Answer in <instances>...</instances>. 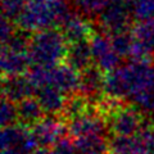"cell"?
Listing matches in <instances>:
<instances>
[{"mask_svg": "<svg viewBox=\"0 0 154 154\" xmlns=\"http://www.w3.org/2000/svg\"><path fill=\"white\" fill-rule=\"evenodd\" d=\"M18 121V112H17V103L12 102L7 98H3L2 107H0V122L2 126L5 127L13 125Z\"/></svg>", "mask_w": 154, "mask_h": 154, "instance_id": "cell-25", "label": "cell"}, {"mask_svg": "<svg viewBox=\"0 0 154 154\" xmlns=\"http://www.w3.org/2000/svg\"><path fill=\"white\" fill-rule=\"evenodd\" d=\"M109 154H141L137 135L114 136L109 141Z\"/></svg>", "mask_w": 154, "mask_h": 154, "instance_id": "cell-19", "label": "cell"}, {"mask_svg": "<svg viewBox=\"0 0 154 154\" xmlns=\"http://www.w3.org/2000/svg\"><path fill=\"white\" fill-rule=\"evenodd\" d=\"M104 82L105 76L103 75V71L96 66H90L89 68L81 71V84L79 91L89 102L96 100L104 93Z\"/></svg>", "mask_w": 154, "mask_h": 154, "instance_id": "cell-13", "label": "cell"}, {"mask_svg": "<svg viewBox=\"0 0 154 154\" xmlns=\"http://www.w3.org/2000/svg\"><path fill=\"white\" fill-rule=\"evenodd\" d=\"M88 103H89V100L86 99L84 95H75V96H72V98L67 99L66 107L63 110L66 118L69 119L77 114L85 112V110L88 109Z\"/></svg>", "mask_w": 154, "mask_h": 154, "instance_id": "cell-26", "label": "cell"}, {"mask_svg": "<svg viewBox=\"0 0 154 154\" xmlns=\"http://www.w3.org/2000/svg\"><path fill=\"white\" fill-rule=\"evenodd\" d=\"M132 17L139 22L154 19V0H130Z\"/></svg>", "mask_w": 154, "mask_h": 154, "instance_id": "cell-23", "label": "cell"}, {"mask_svg": "<svg viewBox=\"0 0 154 154\" xmlns=\"http://www.w3.org/2000/svg\"><path fill=\"white\" fill-rule=\"evenodd\" d=\"M49 154H76L75 143H72L69 139L62 137L50 148Z\"/></svg>", "mask_w": 154, "mask_h": 154, "instance_id": "cell-29", "label": "cell"}, {"mask_svg": "<svg viewBox=\"0 0 154 154\" xmlns=\"http://www.w3.org/2000/svg\"><path fill=\"white\" fill-rule=\"evenodd\" d=\"M17 112H18V121L25 126H33L42 118V110L40 103L36 98H26L17 103Z\"/></svg>", "mask_w": 154, "mask_h": 154, "instance_id": "cell-17", "label": "cell"}, {"mask_svg": "<svg viewBox=\"0 0 154 154\" xmlns=\"http://www.w3.org/2000/svg\"><path fill=\"white\" fill-rule=\"evenodd\" d=\"M76 11L86 17H96L108 0H72Z\"/></svg>", "mask_w": 154, "mask_h": 154, "instance_id": "cell-24", "label": "cell"}, {"mask_svg": "<svg viewBox=\"0 0 154 154\" xmlns=\"http://www.w3.org/2000/svg\"><path fill=\"white\" fill-rule=\"evenodd\" d=\"M31 58L27 49H18V48L3 45L0 64L4 77L22 76L28 71L31 66Z\"/></svg>", "mask_w": 154, "mask_h": 154, "instance_id": "cell-11", "label": "cell"}, {"mask_svg": "<svg viewBox=\"0 0 154 154\" xmlns=\"http://www.w3.org/2000/svg\"><path fill=\"white\" fill-rule=\"evenodd\" d=\"M141 154H154V130L144 127L137 134Z\"/></svg>", "mask_w": 154, "mask_h": 154, "instance_id": "cell-28", "label": "cell"}, {"mask_svg": "<svg viewBox=\"0 0 154 154\" xmlns=\"http://www.w3.org/2000/svg\"><path fill=\"white\" fill-rule=\"evenodd\" d=\"M72 14L66 2L27 0L22 13L16 19L17 26L26 32H38L62 26Z\"/></svg>", "mask_w": 154, "mask_h": 154, "instance_id": "cell-2", "label": "cell"}, {"mask_svg": "<svg viewBox=\"0 0 154 154\" xmlns=\"http://www.w3.org/2000/svg\"><path fill=\"white\" fill-rule=\"evenodd\" d=\"M25 0H2L3 17L16 22V19L19 17V14L25 8Z\"/></svg>", "mask_w": 154, "mask_h": 154, "instance_id": "cell-27", "label": "cell"}, {"mask_svg": "<svg viewBox=\"0 0 154 154\" xmlns=\"http://www.w3.org/2000/svg\"><path fill=\"white\" fill-rule=\"evenodd\" d=\"M89 44L93 53V60L98 68L108 73L119 66L122 57L114 48L110 35L108 36V33L105 32L94 33L93 37L89 40Z\"/></svg>", "mask_w": 154, "mask_h": 154, "instance_id": "cell-8", "label": "cell"}, {"mask_svg": "<svg viewBox=\"0 0 154 154\" xmlns=\"http://www.w3.org/2000/svg\"><path fill=\"white\" fill-rule=\"evenodd\" d=\"M108 130L114 136H134L144 128V116L136 105H113L108 109Z\"/></svg>", "mask_w": 154, "mask_h": 154, "instance_id": "cell-5", "label": "cell"}, {"mask_svg": "<svg viewBox=\"0 0 154 154\" xmlns=\"http://www.w3.org/2000/svg\"><path fill=\"white\" fill-rule=\"evenodd\" d=\"M154 82V66L150 60H130L105 75L104 93L110 99H132L149 84Z\"/></svg>", "mask_w": 154, "mask_h": 154, "instance_id": "cell-1", "label": "cell"}, {"mask_svg": "<svg viewBox=\"0 0 154 154\" xmlns=\"http://www.w3.org/2000/svg\"><path fill=\"white\" fill-rule=\"evenodd\" d=\"M66 130L67 126L62 123L59 118H57L54 114H48L46 117H42L33 125L31 132L35 137L37 146L45 148L53 146L58 140H60Z\"/></svg>", "mask_w": 154, "mask_h": 154, "instance_id": "cell-10", "label": "cell"}, {"mask_svg": "<svg viewBox=\"0 0 154 154\" xmlns=\"http://www.w3.org/2000/svg\"><path fill=\"white\" fill-rule=\"evenodd\" d=\"M35 86L28 79V76H12L5 77L3 82V98H7L14 103L30 98L35 94Z\"/></svg>", "mask_w": 154, "mask_h": 154, "instance_id": "cell-14", "label": "cell"}, {"mask_svg": "<svg viewBox=\"0 0 154 154\" xmlns=\"http://www.w3.org/2000/svg\"><path fill=\"white\" fill-rule=\"evenodd\" d=\"M68 45L62 31L48 28L35 32L33 36L30 37L28 54L32 64L53 67L66 59Z\"/></svg>", "mask_w": 154, "mask_h": 154, "instance_id": "cell-3", "label": "cell"}, {"mask_svg": "<svg viewBox=\"0 0 154 154\" xmlns=\"http://www.w3.org/2000/svg\"><path fill=\"white\" fill-rule=\"evenodd\" d=\"M27 76L36 90L42 86H53L66 95H73L76 91L80 90L81 72L72 68L67 63L53 67L35 66Z\"/></svg>", "mask_w": 154, "mask_h": 154, "instance_id": "cell-4", "label": "cell"}, {"mask_svg": "<svg viewBox=\"0 0 154 154\" xmlns=\"http://www.w3.org/2000/svg\"><path fill=\"white\" fill-rule=\"evenodd\" d=\"M35 94L44 113L57 116L64 110L67 98L66 94L62 93L60 90L53 88V86H42L36 90Z\"/></svg>", "mask_w": 154, "mask_h": 154, "instance_id": "cell-15", "label": "cell"}, {"mask_svg": "<svg viewBox=\"0 0 154 154\" xmlns=\"http://www.w3.org/2000/svg\"><path fill=\"white\" fill-rule=\"evenodd\" d=\"M14 32H16V30H14V27H13V21L3 17L2 25H0V37H2V44L7 42L9 38L14 35Z\"/></svg>", "mask_w": 154, "mask_h": 154, "instance_id": "cell-30", "label": "cell"}, {"mask_svg": "<svg viewBox=\"0 0 154 154\" xmlns=\"http://www.w3.org/2000/svg\"><path fill=\"white\" fill-rule=\"evenodd\" d=\"M110 37H112L113 45L117 49L118 54L122 58H130V54H131L132 48L135 45V41H136L134 32L130 33L128 31H123V32L110 35Z\"/></svg>", "mask_w": 154, "mask_h": 154, "instance_id": "cell-22", "label": "cell"}, {"mask_svg": "<svg viewBox=\"0 0 154 154\" xmlns=\"http://www.w3.org/2000/svg\"><path fill=\"white\" fill-rule=\"evenodd\" d=\"M62 33L64 35L68 44L89 41L94 35L93 25L84 14L72 13L60 26Z\"/></svg>", "mask_w": 154, "mask_h": 154, "instance_id": "cell-12", "label": "cell"}, {"mask_svg": "<svg viewBox=\"0 0 154 154\" xmlns=\"http://www.w3.org/2000/svg\"><path fill=\"white\" fill-rule=\"evenodd\" d=\"M132 18L130 0H108V3L96 16V21L103 32L114 35L127 31Z\"/></svg>", "mask_w": 154, "mask_h": 154, "instance_id": "cell-6", "label": "cell"}, {"mask_svg": "<svg viewBox=\"0 0 154 154\" xmlns=\"http://www.w3.org/2000/svg\"><path fill=\"white\" fill-rule=\"evenodd\" d=\"M75 149L76 154H109V144L103 135L77 137Z\"/></svg>", "mask_w": 154, "mask_h": 154, "instance_id": "cell-18", "label": "cell"}, {"mask_svg": "<svg viewBox=\"0 0 154 154\" xmlns=\"http://www.w3.org/2000/svg\"><path fill=\"white\" fill-rule=\"evenodd\" d=\"M153 130H154V128H153Z\"/></svg>", "mask_w": 154, "mask_h": 154, "instance_id": "cell-33", "label": "cell"}, {"mask_svg": "<svg viewBox=\"0 0 154 154\" xmlns=\"http://www.w3.org/2000/svg\"><path fill=\"white\" fill-rule=\"evenodd\" d=\"M134 35L154 54V19L139 22V25L134 28Z\"/></svg>", "mask_w": 154, "mask_h": 154, "instance_id": "cell-21", "label": "cell"}, {"mask_svg": "<svg viewBox=\"0 0 154 154\" xmlns=\"http://www.w3.org/2000/svg\"><path fill=\"white\" fill-rule=\"evenodd\" d=\"M2 154H28L37 148L32 132L22 123H13L3 127Z\"/></svg>", "mask_w": 154, "mask_h": 154, "instance_id": "cell-7", "label": "cell"}, {"mask_svg": "<svg viewBox=\"0 0 154 154\" xmlns=\"http://www.w3.org/2000/svg\"><path fill=\"white\" fill-rule=\"evenodd\" d=\"M28 154H49V152H48V150H45V149L44 148H36V149H33V150L32 152H30V153H28Z\"/></svg>", "mask_w": 154, "mask_h": 154, "instance_id": "cell-31", "label": "cell"}, {"mask_svg": "<svg viewBox=\"0 0 154 154\" xmlns=\"http://www.w3.org/2000/svg\"><path fill=\"white\" fill-rule=\"evenodd\" d=\"M55 2H66V0H55Z\"/></svg>", "mask_w": 154, "mask_h": 154, "instance_id": "cell-32", "label": "cell"}, {"mask_svg": "<svg viewBox=\"0 0 154 154\" xmlns=\"http://www.w3.org/2000/svg\"><path fill=\"white\" fill-rule=\"evenodd\" d=\"M66 63L77 71H84L89 68L93 63V53L88 41L75 42L68 45V50L66 54Z\"/></svg>", "mask_w": 154, "mask_h": 154, "instance_id": "cell-16", "label": "cell"}, {"mask_svg": "<svg viewBox=\"0 0 154 154\" xmlns=\"http://www.w3.org/2000/svg\"><path fill=\"white\" fill-rule=\"evenodd\" d=\"M131 100L134 105H136L143 113L154 116V82L135 94Z\"/></svg>", "mask_w": 154, "mask_h": 154, "instance_id": "cell-20", "label": "cell"}, {"mask_svg": "<svg viewBox=\"0 0 154 154\" xmlns=\"http://www.w3.org/2000/svg\"><path fill=\"white\" fill-rule=\"evenodd\" d=\"M107 121L99 113H95L89 108L68 119L67 131L73 137L90 136V135H104L107 131Z\"/></svg>", "mask_w": 154, "mask_h": 154, "instance_id": "cell-9", "label": "cell"}]
</instances>
